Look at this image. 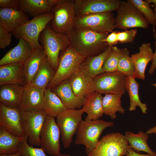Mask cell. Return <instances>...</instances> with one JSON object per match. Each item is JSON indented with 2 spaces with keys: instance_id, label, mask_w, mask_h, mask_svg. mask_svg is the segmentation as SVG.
I'll return each instance as SVG.
<instances>
[{
  "instance_id": "1",
  "label": "cell",
  "mask_w": 156,
  "mask_h": 156,
  "mask_svg": "<svg viewBox=\"0 0 156 156\" xmlns=\"http://www.w3.org/2000/svg\"><path fill=\"white\" fill-rule=\"evenodd\" d=\"M109 34L87 28H74L68 35L75 50L86 57L97 55L105 51L108 45L103 40Z\"/></svg>"
},
{
  "instance_id": "2",
  "label": "cell",
  "mask_w": 156,
  "mask_h": 156,
  "mask_svg": "<svg viewBox=\"0 0 156 156\" xmlns=\"http://www.w3.org/2000/svg\"><path fill=\"white\" fill-rule=\"evenodd\" d=\"M54 16L51 12L34 17L11 32L17 39H23L27 41L34 50L44 49L39 40L40 34Z\"/></svg>"
},
{
  "instance_id": "3",
  "label": "cell",
  "mask_w": 156,
  "mask_h": 156,
  "mask_svg": "<svg viewBox=\"0 0 156 156\" xmlns=\"http://www.w3.org/2000/svg\"><path fill=\"white\" fill-rule=\"evenodd\" d=\"M60 52L58 67L47 88L51 90L80 71V65L86 57L77 53L71 45Z\"/></svg>"
},
{
  "instance_id": "4",
  "label": "cell",
  "mask_w": 156,
  "mask_h": 156,
  "mask_svg": "<svg viewBox=\"0 0 156 156\" xmlns=\"http://www.w3.org/2000/svg\"><path fill=\"white\" fill-rule=\"evenodd\" d=\"M114 125L112 122L100 119L89 121L82 120L77 132L74 143L77 145L84 146L87 155L98 145L99 137L103 131Z\"/></svg>"
},
{
  "instance_id": "5",
  "label": "cell",
  "mask_w": 156,
  "mask_h": 156,
  "mask_svg": "<svg viewBox=\"0 0 156 156\" xmlns=\"http://www.w3.org/2000/svg\"><path fill=\"white\" fill-rule=\"evenodd\" d=\"M39 40L47 60L56 71L60 52L70 45L68 35L55 32L48 25L41 33Z\"/></svg>"
},
{
  "instance_id": "6",
  "label": "cell",
  "mask_w": 156,
  "mask_h": 156,
  "mask_svg": "<svg viewBox=\"0 0 156 156\" xmlns=\"http://www.w3.org/2000/svg\"><path fill=\"white\" fill-rule=\"evenodd\" d=\"M51 12L54 16L48 25L55 32L68 35L74 28L76 17L75 0H59Z\"/></svg>"
},
{
  "instance_id": "7",
  "label": "cell",
  "mask_w": 156,
  "mask_h": 156,
  "mask_svg": "<svg viewBox=\"0 0 156 156\" xmlns=\"http://www.w3.org/2000/svg\"><path fill=\"white\" fill-rule=\"evenodd\" d=\"M83 109H68L59 114L56 122L60 132L63 147L69 148L73 142V137L77 133L84 113Z\"/></svg>"
},
{
  "instance_id": "8",
  "label": "cell",
  "mask_w": 156,
  "mask_h": 156,
  "mask_svg": "<svg viewBox=\"0 0 156 156\" xmlns=\"http://www.w3.org/2000/svg\"><path fill=\"white\" fill-rule=\"evenodd\" d=\"M74 28H85L102 33L113 31L116 27L112 12L93 14L76 16Z\"/></svg>"
},
{
  "instance_id": "9",
  "label": "cell",
  "mask_w": 156,
  "mask_h": 156,
  "mask_svg": "<svg viewBox=\"0 0 156 156\" xmlns=\"http://www.w3.org/2000/svg\"><path fill=\"white\" fill-rule=\"evenodd\" d=\"M115 18L116 28L127 30L135 27L147 29L149 23L144 16L128 0L121 1Z\"/></svg>"
},
{
  "instance_id": "10",
  "label": "cell",
  "mask_w": 156,
  "mask_h": 156,
  "mask_svg": "<svg viewBox=\"0 0 156 156\" xmlns=\"http://www.w3.org/2000/svg\"><path fill=\"white\" fill-rule=\"evenodd\" d=\"M129 146L125 135L110 133L103 136L87 156H122L126 155Z\"/></svg>"
},
{
  "instance_id": "11",
  "label": "cell",
  "mask_w": 156,
  "mask_h": 156,
  "mask_svg": "<svg viewBox=\"0 0 156 156\" xmlns=\"http://www.w3.org/2000/svg\"><path fill=\"white\" fill-rule=\"evenodd\" d=\"M21 113L22 127L29 145L40 146V134L47 115L43 110Z\"/></svg>"
},
{
  "instance_id": "12",
  "label": "cell",
  "mask_w": 156,
  "mask_h": 156,
  "mask_svg": "<svg viewBox=\"0 0 156 156\" xmlns=\"http://www.w3.org/2000/svg\"><path fill=\"white\" fill-rule=\"evenodd\" d=\"M59 129L55 118L47 115L40 135V146L48 154L58 156L61 154Z\"/></svg>"
},
{
  "instance_id": "13",
  "label": "cell",
  "mask_w": 156,
  "mask_h": 156,
  "mask_svg": "<svg viewBox=\"0 0 156 156\" xmlns=\"http://www.w3.org/2000/svg\"><path fill=\"white\" fill-rule=\"evenodd\" d=\"M126 76L118 71L104 72L93 79L95 91L101 94H124L125 92Z\"/></svg>"
},
{
  "instance_id": "14",
  "label": "cell",
  "mask_w": 156,
  "mask_h": 156,
  "mask_svg": "<svg viewBox=\"0 0 156 156\" xmlns=\"http://www.w3.org/2000/svg\"><path fill=\"white\" fill-rule=\"evenodd\" d=\"M121 1L119 0H75L76 16L117 11Z\"/></svg>"
},
{
  "instance_id": "15",
  "label": "cell",
  "mask_w": 156,
  "mask_h": 156,
  "mask_svg": "<svg viewBox=\"0 0 156 156\" xmlns=\"http://www.w3.org/2000/svg\"><path fill=\"white\" fill-rule=\"evenodd\" d=\"M0 128L15 135L25 136L21 111L18 107H10L0 103Z\"/></svg>"
},
{
  "instance_id": "16",
  "label": "cell",
  "mask_w": 156,
  "mask_h": 156,
  "mask_svg": "<svg viewBox=\"0 0 156 156\" xmlns=\"http://www.w3.org/2000/svg\"><path fill=\"white\" fill-rule=\"evenodd\" d=\"M45 89L25 85L20 104V111L43 110Z\"/></svg>"
},
{
  "instance_id": "17",
  "label": "cell",
  "mask_w": 156,
  "mask_h": 156,
  "mask_svg": "<svg viewBox=\"0 0 156 156\" xmlns=\"http://www.w3.org/2000/svg\"><path fill=\"white\" fill-rule=\"evenodd\" d=\"M57 96L67 109H80L84 98L76 95L72 89L68 79L62 82L51 89Z\"/></svg>"
},
{
  "instance_id": "18",
  "label": "cell",
  "mask_w": 156,
  "mask_h": 156,
  "mask_svg": "<svg viewBox=\"0 0 156 156\" xmlns=\"http://www.w3.org/2000/svg\"><path fill=\"white\" fill-rule=\"evenodd\" d=\"M30 20L29 16L20 10L0 8V25L11 32Z\"/></svg>"
},
{
  "instance_id": "19",
  "label": "cell",
  "mask_w": 156,
  "mask_h": 156,
  "mask_svg": "<svg viewBox=\"0 0 156 156\" xmlns=\"http://www.w3.org/2000/svg\"><path fill=\"white\" fill-rule=\"evenodd\" d=\"M23 63H11L0 66V86L8 84L26 85Z\"/></svg>"
},
{
  "instance_id": "20",
  "label": "cell",
  "mask_w": 156,
  "mask_h": 156,
  "mask_svg": "<svg viewBox=\"0 0 156 156\" xmlns=\"http://www.w3.org/2000/svg\"><path fill=\"white\" fill-rule=\"evenodd\" d=\"M139 52L131 55L134 66V72L133 77L144 80L145 71L149 62L152 61L154 53L149 43H145L140 47Z\"/></svg>"
},
{
  "instance_id": "21",
  "label": "cell",
  "mask_w": 156,
  "mask_h": 156,
  "mask_svg": "<svg viewBox=\"0 0 156 156\" xmlns=\"http://www.w3.org/2000/svg\"><path fill=\"white\" fill-rule=\"evenodd\" d=\"M111 47L108 45L101 53L86 57L80 65V71L92 79L104 73L103 65L111 52Z\"/></svg>"
},
{
  "instance_id": "22",
  "label": "cell",
  "mask_w": 156,
  "mask_h": 156,
  "mask_svg": "<svg viewBox=\"0 0 156 156\" xmlns=\"http://www.w3.org/2000/svg\"><path fill=\"white\" fill-rule=\"evenodd\" d=\"M71 87L77 96L85 98L95 91L93 79L79 71L68 79Z\"/></svg>"
},
{
  "instance_id": "23",
  "label": "cell",
  "mask_w": 156,
  "mask_h": 156,
  "mask_svg": "<svg viewBox=\"0 0 156 156\" xmlns=\"http://www.w3.org/2000/svg\"><path fill=\"white\" fill-rule=\"evenodd\" d=\"M59 0H20L19 10L35 17L51 12Z\"/></svg>"
},
{
  "instance_id": "24",
  "label": "cell",
  "mask_w": 156,
  "mask_h": 156,
  "mask_svg": "<svg viewBox=\"0 0 156 156\" xmlns=\"http://www.w3.org/2000/svg\"><path fill=\"white\" fill-rule=\"evenodd\" d=\"M34 50L23 39H19L18 44L8 52L0 60V66L11 63H24Z\"/></svg>"
},
{
  "instance_id": "25",
  "label": "cell",
  "mask_w": 156,
  "mask_h": 156,
  "mask_svg": "<svg viewBox=\"0 0 156 156\" xmlns=\"http://www.w3.org/2000/svg\"><path fill=\"white\" fill-rule=\"evenodd\" d=\"M25 86L8 84L0 86V102L10 107H18L21 102Z\"/></svg>"
},
{
  "instance_id": "26",
  "label": "cell",
  "mask_w": 156,
  "mask_h": 156,
  "mask_svg": "<svg viewBox=\"0 0 156 156\" xmlns=\"http://www.w3.org/2000/svg\"><path fill=\"white\" fill-rule=\"evenodd\" d=\"M47 59L44 49H36L24 62L23 70L26 85H31L41 65Z\"/></svg>"
},
{
  "instance_id": "27",
  "label": "cell",
  "mask_w": 156,
  "mask_h": 156,
  "mask_svg": "<svg viewBox=\"0 0 156 156\" xmlns=\"http://www.w3.org/2000/svg\"><path fill=\"white\" fill-rule=\"evenodd\" d=\"M101 94L95 91L84 98L82 108L87 114L85 120L87 121L99 119L104 113Z\"/></svg>"
},
{
  "instance_id": "28",
  "label": "cell",
  "mask_w": 156,
  "mask_h": 156,
  "mask_svg": "<svg viewBox=\"0 0 156 156\" xmlns=\"http://www.w3.org/2000/svg\"><path fill=\"white\" fill-rule=\"evenodd\" d=\"M148 135L142 131H139L137 134L127 131L125 136L129 146L134 151L137 153L144 152L152 156H156V153L152 150L147 144V140L149 138Z\"/></svg>"
},
{
  "instance_id": "29",
  "label": "cell",
  "mask_w": 156,
  "mask_h": 156,
  "mask_svg": "<svg viewBox=\"0 0 156 156\" xmlns=\"http://www.w3.org/2000/svg\"><path fill=\"white\" fill-rule=\"evenodd\" d=\"M67 109L60 99L51 90H45L43 110L48 115L56 117Z\"/></svg>"
},
{
  "instance_id": "30",
  "label": "cell",
  "mask_w": 156,
  "mask_h": 156,
  "mask_svg": "<svg viewBox=\"0 0 156 156\" xmlns=\"http://www.w3.org/2000/svg\"><path fill=\"white\" fill-rule=\"evenodd\" d=\"M133 77H126L125 88L129 96L130 104L129 110L130 111L136 110L137 106L140 108L143 114L147 113V106L140 101L139 96V84Z\"/></svg>"
},
{
  "instance_id": "31",
  "label": "cell",
  "mask_w": 156,
  "mask_h": 156,
  "mask_svg": "<svg viewBox=\"0 0 156 156\" xmlns=\"http://www.w3.org/2000/svg\"><path fill=\"white\" fill-rule=\"evenodd\" d=\"M25 137L15 135L0 128V154H10L18 152V145Z\"/></svg>"
},
{
  "instance_id": "32",
  "label": "cell",
  "mask_w": 156,
  "mask_h": 156,
  "mask_svg": "<svg viewBox=\"0 0 156 156\" xmlns=\"http://www.w3.org/2000/svg\"><path fill=\"white\" fill-rule=\"evenodd\" d=\"M123 94H108L103 97L102 103L104 113L109 116L111 119L116 118V113L121 114L125 113V110L121 104V98Z\"/></svg>"
},
{
  "instance_id": "33",
  "label": "cell",
  "mask_w": 156,
  "mask_h": 156,
  "mask_svg": "<svg viewBox=\"0 0 156 156\" xmlns=\"http://www.w3.org/2000/svg\"><path fill=\"white\" fill-rule=\"evenodd\" d=\"M54 71L47 58L41 65L31 85L45 89L54 76L55 72Z\"/></svg>"
},
{
  "instance_id": "34",
  "label": "cell",
  "mask_w": 156,
  "mask_h": 156,
  "mask_svg": "<svg viewBox=\"0 0 156 156\" xmlns=\"http://www.w3.org/2000/svg\"><path fill=\"white\" fill-rule=\"evenodd\" d=\"M129 54L127 49L125 48L122 49L117 71L127 77H133L134 72V66L132 58L129 56Z\"/></svg>"
},
{
  "instance_id": "35",
  "label": "cell",
  "mask_w": 156,
  "mask_h": 156,
  "mask_svg": "<svg viewBox=\"0 0 156 156\" xmlns=\"http://www.w3.org/2000/svg\"><path fill=\"white\" fill-rule=\"evenodd\" d=\"M122 51L116 46H112L111 52L103 65L104 72H112L117 71L118 65Z\"/></svg>"
},
{
  "instance_id": "36",
  "label": "cell",
  "mask_w": 156,
  "mask_h": 156,
  "mask_svg": "<svg viewBox=\"0 0 156 156\" xmlns=\"http://www.w3.org/2000/svg\"><path fill=\"white\" fill-rule=\"evenodd\" d=\"M134 5L144 16L149 24L154 26L155 19L153 10L150 4L143 0H128Z\"/></svg>"
},
{
  "instance_id": "37",
  "label": "cell",
  "mask_w": 156,
  "mask_h": 156,
  "mask_svg": "<svg viewBox=\"0 0 156 156\" xmlns=\"http://www.w3.org/2000/svg\"><path fill=\"white\" fill-rule=\"evenodd\" d=\"M18 151L21 156H47L41 148L34 147L29 144L25 136L18 145Z\"/></svg>"
},
{
  "instance_id": "38",
  "label": "cell",
  "mask_w": 156,
  "mask_h": 156,
  "mask_svg": "<svg viewBox=\"0 0 156 156\" xmlns=\"http://www.w3.org/2000/svg\"><path fill=\"white\" fill-rule=\"evenodd\" d=\"M136 29L126 30L122 32H117L118 42L125 43L133 42L137 33Z\"/></svg>"
},
{
  "instance_id": "39",
  "label": "cell",
  "mask_w": 156,
  "mask_h": 156,
  "mask_svg": "<svg viewBox=\"0 0 156 156\" xmlns=\"http://www.w3.org/2000/svg\"><path fill=\"white\" fill-rule=\"evenodd\" d=\"M12 34L0 25V48L4 49L10 46L12 40Z\"/></svg>"
},
{
  "instance_id": "40",
  "label": "cell",
  "mask_w": 156,
  "mask_h": 156,
  "mask_svg": "<svg viewBox=\"0 0 156 156\" xmlns=\"http://www.w3.org/2000/svg\"><path fill=\"white\" fill-rule=\"evenodd\" d=\"M20 0H0V7L19 10Z\"/></svg>"
},
{
  "instance_id": "41",
  "label": "cell",
  "mask_w": 156,
  "mask_h": 156,
  "mask_svg": "<svg viewBox=\"0 0 156 156\" xmlns=\"http://www.w3.org/2000/svg\"><path fill=\"white\" fill-rule=\"evenodd\" d=\"M117 31H112L109 34L103 41L106 42L107 44L110 46L118 44Z\"/></svg>"
},
{
  "instance_id": "42",
  "label": "cell",
  "mask_w": 156,
  "mask_h": 156,
  "mask_svg": "<svg viewBox=\"0 0 156 156\" xmlns=\"http://www.w3.org/2000/svg\"><path fill=\"white\" fill-rule=\"evenodd\" d=\"M153 36L155 39V51L154 53V56L152 60V63L148 71V73L150 75L153 74L156 68V32L154 28H153Z\"/></svg>"
},
{
  "instance_id": "43",
  "label": "cell",
  "mask_w": 156,
  "mask_h": 156,
  "mask_svg": "<svg viewBox=\"0 0 156 156\" xmlns=\"http://www.w3.org/2000/svg\"><path fill=\"white\" fill-rule=\"evenodd\" d=\"M126 156H152L151 155L148 154H141L133 150L129 146L128 148Z\"/></svg>"
},
{
  "instance_id": "44",
  "label": "cell",
  "mask_w": 156,
  "mask_h": 156,
  "mask_svg": "<svg viewBox=\"0 0 156 156\" xmlns=\"http://www.w3.org/2000/svg\"><path fill=\"white\" fill-rule=\"evenodd\" d=\"M146 1L148 3L150 4L153 3L154 4V8L153 11L155 14V23L154 27L156 28V0H146Z\"/></svg>"
},
{
  "instance_id": "45",
  "label": "cell",
  "mask_w": 156,
  "mask_h": 156,
  "mask_svg": "<svg viewBox=\"0 0 156 156\" xmlns=\"http://www.w3.org/2000/svg\"><path fill=\"white\" fill-rule=\"evenodd\" d=\"M0 156H21L20 153L19 152L10 154H7L5 153L0 154Z\"/></svg>"
},
{
  "instance_id": "46",
  "label": "cell",
  "mask_w": 156,
  "mask_h": 156,
  "mask_svg": "<svg viewBox=\"0 0 156 156\" xmlns=\"http://www.w3.org/2000/svg\"><path fill=\"white\" fill-rule=\"evenodd\" d=\"M146 133L148 134L155 133L156 134V126L148 130Z\"/></svg>"
},
{
  "instance_id": "47",
  "label": "cell",
  "mask_w": 156,
  "mask_h": 156,
  "mask_svg": "<svg viewBox=\"0 0 156 156\" xmlns=\"http://www.w3.org/2000/svg\"><path fill=\"white\" fill-rule=\"evenodd\" d=\"M58 156H72L69 154H61Z\"/></svg>"
},
{
  "instance_id": "48",
  "label": "cell",
  "mask_w": 156,
  "mask_h": 156,
  "mask_svg": "<svg viewBox=\"0 0 156 156\" xmlns=\"http://www.w3.org/2000/svg\"><path fill=\"white\" fill-rule=\"evenodd\" d=\"M154 86L156 87V83L154 84Z\"/></svg>"
}]
</instances>
